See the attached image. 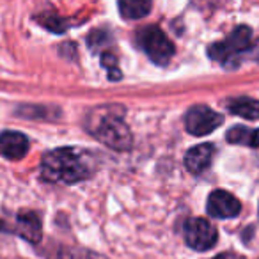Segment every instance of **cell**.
Instances as JSON below:
<instances>
[{
	"mask_svg": "<svg viewBox=\"0 0 259 259\" xmlns=\"http://www.w3.org/2000/svg\"><path fill=\"white\" fill-rule=\"evenodd\" d=\"M89 170L83 158L71 148H61L47 153L41 160V176L54 183H78Z\"/></svg>",
	"mask_w": 259,
	"mask_h": 259,
	"instance_id": "1",
	"label": "cell"
},
{
	"mask_svg": "<svg viewBox=\"0 0 259 259\" xmlns=\"http://www.w3.org/2000/svg\"><path fill=\"white\" fill-rule=\"evenodd\" d=\"M89 126L91 132L108 148L117 151H126L132 148V132L122 121V112L115 114L103 108L98 114H93Z\"/></svg>",
	"mask_w": 259,
	"mask_h": 259,
	"instance_id": "2",
	"label": "cell"
},
{
	"mask_svg": "<svg viewBox=\"0 0 259 259\" xmlns=\"http://www.w3.org/2000/svg\"><path fill=\"white\" fill-rule=\"evenodd\" d=\"M137 41L155 64L165 66L174 55V45L160 27L148 25L137 32Z\"/></svg>",
	"mask_w": 259,
	"mask_h": 259,
	"instance_id": "3",
	"label": "cell"
},
{
	"mask_svg": "<svg viewBox=\"0 0 259 259\" xmlns=\"http://www.w3.org/2000/svg\"><path fill=\"white\" fill-rule=\"evenodd\" d=\"M224 122V115L219 112L211 110L206 105H194L188 108L187 115H185V128L190 135L195 137H204V135L211 134Z\"/></svg>",
	"mask_w": 259,
	"mask_h": 259,
	"instance_id": "4",
	"label": "cell"
},
{
	"mask_svg": "<svg viewBox=\"0 0 259 259\" xmlns=\"http://www.w3.org/2000/svg\"><path fill=\"white\" fill-rule=\"evenodd\" d=\"M217 240H219V233L209 220L201 219V217H194V219L187 220V224H185V241L190 248L201 252L209 250L211 247H215Z\"/></svg>",
	"mask_w": 259,
	"mask_h": 259,
	"instance_id": "5",
	"label": "cell"
},
{
	"mask_svg": "<svg viewBox=\"0 0 259 259\" xmlns=\"http://www.w3.org/2000/svg\"><path fill=\"white\" fill-rule=\"evenodd\" d=\"M250 37H252V30L245 25H240L238 29L233 30L229 39L209 47L208 50L209 57L215 59V61L224 62V64H229L231 59L236 57V54H240V52L247 50L250 47Z\"/></svg>",
	"mask_w": 259,
	"mask_h": 259,
	"instance_id": "6",
	"label": "cell"
},
{
	"mask_svg": "<svg viewBox=\"0 0 259 259\" xmlns=\"http://www.w3.org/2000/svg\"><path fill=\"white\" fill-rule=\"evenodd\" d=\"M206 209L215 219H234L240 215L241 204L233 194L226 190H215L209 194Z\"/></svg>",
	"mask_w": 259,
	"mask_h": 259,
	"instance_id": "7",
	"label": "cell"
},
{
	"mask_svg": "<svg viewBox=\"0 0 259 259\" xmlns=\"http://www.w3.org/2000/svg\"><path fill=\"white\" fill-rule=\"evenodd\" d=\"M29 151V139L20 132L0 134V155L8 160H22Z\"/></svg>",
	"mask_w": 259,
	"mask_h": 259,
	"instance_id": "8",
	"label": "cell"
},
{
	"mask_svg": "<svg viewBox=\"0 0 259 259\" xmlns=\"http://www.w3.org/2000/svg\"><path fill=\"white\" fill-rule=\"evenodd\" d=\"M15 231L22 238H25L30 243H39L41 236H43V229H41V220L37 213L34 211H22L16 217V226Z\"/></svg>",
	"mask_w": 259,
	"mask_h": 259,
	"instance_id": "9",
	"label": "cell"
},
{
	"mask_svg": "<svg viewBox=\"0 0 259 259\" xmlns=\"http://www.w3.org/2000/svg\"><path fill=\"white\" fill-rule=\"evenodd\" d=\"M211 158H213V146L199 144L185 155V165H187V169L192 174H201L209 167Z\"/></svg>",
	"mask_w": 259,
	"mask_h": 259,
	"instance_id": "10",
	"label": "cell"
},
{
	"mask_svg": "<svg viewBox=\"0 0 259 259\" xmlns=\"http://www.w3.org/2000/svg\"><path fill=\"white\" fill-rule=\"evenodd\" d=\"M153 0H119V13L124 20H141L149 15Z\"/></svg>",
	"mask_w": 259,
	"mask_h": 259,
	"instance_id": "11",
	"label": "cell"
},
{
	"mask_svg": "<svg viewBox=\"0 0 259 259\" xmlns=\"http://www.w3.org/2000/svg\"><path fill=\"white\" fill-rule=\"evenodd\" d=\"M227 108L234 115H240L243 119H257L259 117V101L252 98H234L227 101Z\"/></svg>",
	"mask_w": 259,
	"mask_h": 259,
	"instance_id": "12",
	"label": "cell"
},
{
	"mask_svg": "<svg viewBox=\"0 0 259 259\" xmlns=\"http://www.w3.org/2000/svg\"><path fill=\"white\" fill-rule=\"evenodd\" d=\"M227 142L238 146H248V148H257L259 146V130L245 128V126H234L227 132Z\"/></svg>",
	"mask_w": 259,
	"mask_h": 259,
	"instance_id": "13",
	"label": "cell"
},
{
	"mask_svg": "<svg viewBox=\"0 0 259 259\" xmlns=\"http://www.w3.org/2000/svg\"><path fill=\"white\" fill-rule=\"evenodd\" d=\"M107 41H108V36L105 32H101V30L93 32L89 37V45L93 50H98V47H101V45H107Z\"/></svg>",
	"mask_w": 259,
	"mask_h": 259,
	"instance_id": "14",
	"label": "cell"
},
{
	"mask_svg": "<svg viewBox=\"0 0 259 259\" xmlns=\"http://www.w3.org/2000/svg\"><path fill=\"white\" fill-rule=\"evenodd\" d=\"M101 64H103L105 68L110 71V78H119V76L114 73V69H117V61H115L114 55H112V54H103V57H101Z\"/></svg>",
	"mask_w": 259,
	"mask_h": 259,
	"instance_id": "15",
	"label": "cell"
},
{
	"mask_svg": "<svg viewBox=\"0 0 259 259\" xmlns=\"http://www.w3.org/2000/svg\"><path fill=\"white\" fill-rule=\"evenodd\" d=\"M213 259H233V255H231V254H219L217 257H213Z\"/></svg>",
	"mask_w": 259,
	"mask_h": 259,
	"instance_id": "16",
	"label": "cell"
}]
</instances>
